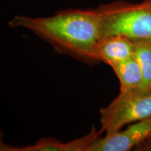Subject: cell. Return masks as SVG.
I'll list each match as a JSON object with an SVG mask.
<instances>
[{
    "label": "cell",
    "mask_w": 151,
    "mask_h": 151,
    "mask_svg": "<svg viewBox=\"0 0 151 151\" xmlns=\"http://www.w3.org/2000/svg\"><path fill=\"white\" fill-rule=\"evenodd\" d=\"M9 25L29 30L57 52L88 64L98 63L94 46L99 38V16L95 9H67L46 18L14 17Z\"/></svg>",
    "instance_id": "6da1fadb"
},
{
    "label": "cell",
    "mask_w": 151,
    "mask_h": 151,
    "mask_svg": "<svg viewBox=\"0 0 151 151\" xmlns=\"http://www.w3.org/2000/svg\"><path fill=\"white\" fill-rule=\"evenodd\" d=\"M96 11L99 38L122 36L132 40L151 39V0L137 4L113 1L100 5Z\"/></svg>",
    "instance_id": "7a4b0ae2"
},
{
    "label": "cell",
    "mask_w": 151,
    "mask_h": 151,
    "mask_svg": "<svg viewBox=\"0 0 151 151\" xmlns=\"http://www.w3.org/2000/svg\"><path fill=\"white\" fill-rule=\"evenodd\" d=\"M101 129L106 134L118 132L126 124L151 116V92L136 88L120 92L107 106L100 109Z\"/></svg>",
    "instance_id": "3957f363"
},
{
    "label": "cell",
    "mask_w": 151,
    "mask_h": 151,
    "mask_svg": "<svg viewBox=\"0 0 151 151\" xmlns=\"http://www.w3.org/2000/svg\"><path fill=\"white\" fill-rule=\"evenodd\" d=\"M151 135V116L135 122L124 131L97 138L86 151H128Z\"/></svg>",
    "instance_id": "277c9868"
},
{
    "label": "cell",
    "mask_w": 151,
    "mask_h": 151,
    "mask_svg": "<svg viewBox=\"0 0 151 151\" xmlns=\"http://www.w3.org/2000/svg\"><path fill=\"white\" fill-rule=\"evenodd\" d=\"M103 132L99 131L92 127L88 134L84 137L73 139L68 142H61L53 138H43L35 144L24 147L9 146L5 143H1V151H86L88 147Z\"/></svg>",
    "instance_id": "5b68a950"
},
{
    "label": "cell",
    "mask_w": 151,
    "mask_h": 151,
    "mask_svg": "<svg viewBox=\"0 0 151 151\" xmlns=\"http://www.w3.org/2000/svg\"><path fill=\"white\" fill-rule=\"evenodd\" d=\"M133 53L134 41L122 36L99 38L94 46V54L98 61L110 67L131 58Z\"/></svg>",
    "instance_id": "8992f818"
},
{
    "label": "cell",
    "mask_w": 151,
    "mask_h": 151,
    "mask_svg": "<svg viewBox=\"0 0 151 151\" xmlns=\"http://www.w3.org/2000/svg\"><path fill=\"white\" fill-rule=\"evenodd\" d=\"M120 81V92L141 87L143 76L140 67L134 56L111 66Z\"/></svg>",
    "instance_id": "52a82bcc"
},
{
    "label": "cell",
    "mask_w": 151,
    "mask_h": 151,
    "mask_svg": "<svg viewBox=\"0 0 151 151\" xmlns=\"http://www.w3.org/2000/svg\"><path fill=\"white\" fill-rule=\"evenodd\" d=\"M134 41L133 56L140 67L143 76L141 88L151 92V39Z\"/></svg>",
    "instance_id": "ba28073f"
},
{
    "label": "cell",
    "mask_w": 151,
    "mask_h": 151,
    "mask_svg": "<svg viewBox=\"0 0 151 151\" xmlns=\"http://www.w3.org/2000/svg\"><path fill=\"white\" fill-rule=\"evenodd\" d=\"M137 150H149L151 151V135L150 137H148L144 142L139 145Z\"/></svg>",
    "instance_id": "9c48e42d"
}]
</instances>
